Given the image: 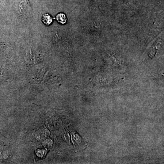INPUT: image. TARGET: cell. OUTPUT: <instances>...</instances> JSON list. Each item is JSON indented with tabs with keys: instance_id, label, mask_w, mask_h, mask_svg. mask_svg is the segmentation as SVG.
I'll return each mask as SVG.
<instances>
[{
	"instance_id": "1",
	"label": "cell",
	"mask_w": 164,
	"mask_h": 164,
	"mask_svg": "<svg viewBox=\"0 0 164 164\" xmlns=\"http://www.w3.org/2000/svg\"><path fill=\"white\" fill-rule=\"evenodd\" d=\"M53 19L48 14H45L42 17V20L45 24L49 26L52 23Z\"/></svg>"
},
{
	"instance_id": "2",
	"label": "cell",
	"mask_w": 164,
	"mask_h": 164,
	"mask_svg": "<svg viewBox=\"0 0 164 164\" xmlns=\"http://www.w3.org/2000/svg\"><path fill=\"white\" fill-rule=\"evenodd\" d=\"M53 19L57 20L59 23L61 24H65L67 22L66 16L64 14L61 13L58 14L55 18Z\"/></svg>"
}]
</instances>
